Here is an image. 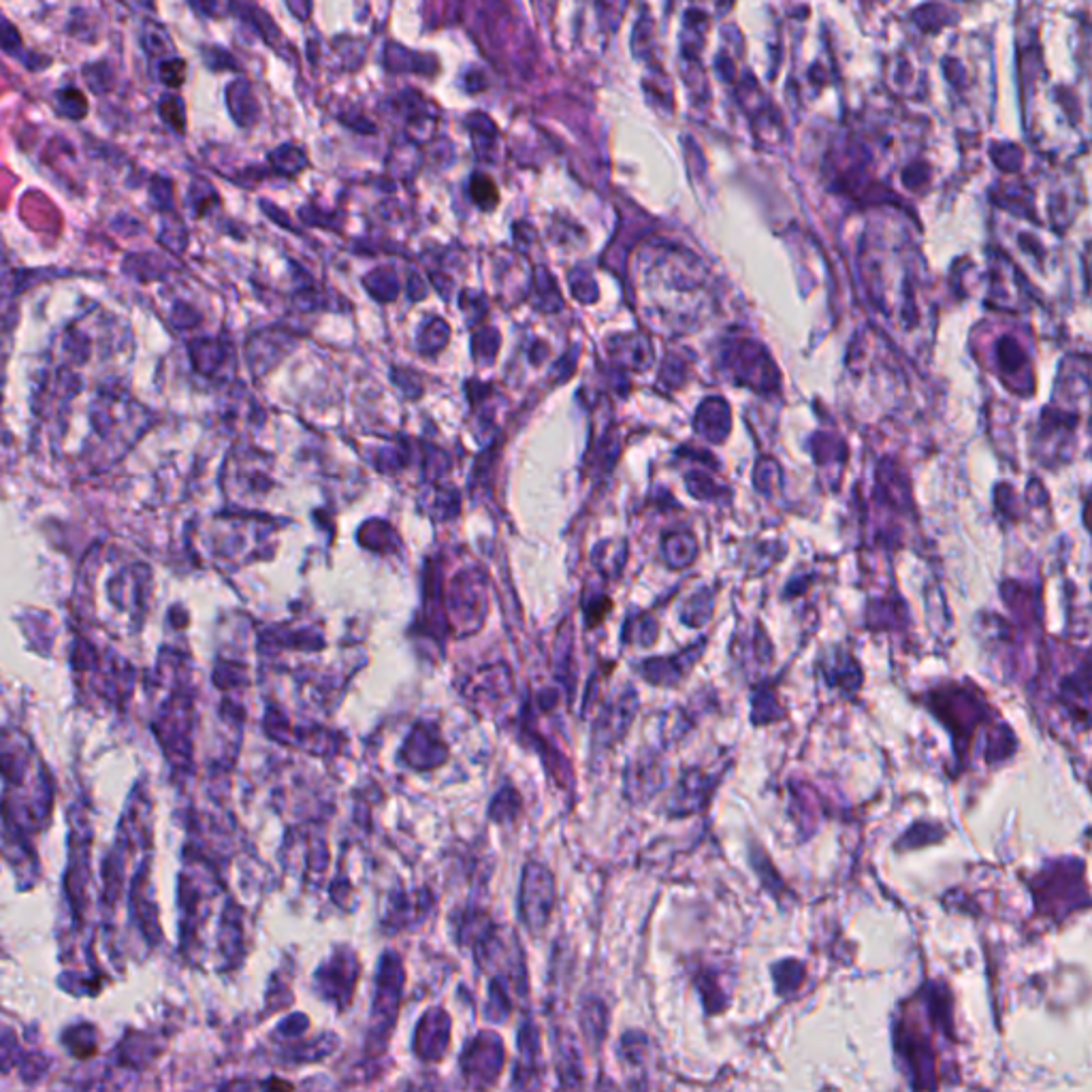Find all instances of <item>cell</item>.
Segmentation results:
<instances>
[{
  "label": "cell",
  "mask_w": 1092,
  "mask_h": 1092,
  "mask_svg": "<svg viewBox=\"0 0 1092 1092\" xmlns=\"http://www.w3.org/2000/svg\"><path fill=\"white\" fill-rule=\"evenodd\" d=\"M555 905V881L549 870L540 864H529L525 868L523 887H521V909L525 924L531 931H538L549 924L551 911Z\"/></svg>",
  "instance_id": "1"
},
{
  "label": "cell",
  "mask_w": 1092,
  "mask_h": 1092,
  "mask_svg": "<svg viewBox=\"0 0 1092 1092\" xmlns=\"http://www.w3.org/2000/svg\"><path fill=\"white\" fill-rule=\"evenodd\" d=\"M634 711H636V693L634 691L621 693L617 700L608 702L606 708L602 711V715H599V719L595 721V730H593L595 747H610V745L617 743L621 736L625 734L627 726L632 723Z\"/></svg>",
  "instance_id": "2"
},
{
  "label": "cell",
  "mask_w": 1092,
  "mask_h": 1092,
  "mask_svg": "<svg viewBox=\"0 0 1092 1092\" xmlns=\"http://www.w3.org/2000/svg\"><path fill=\"white\" fill-rule=\"evenodd\" d=\"M664 783V769L653 758H640L627 771V794L632 798H649Z\"/></svg>",
  "instance_id": "3"
},
{
  "label": "cell",
  "mask_w": 1092,
  "mask_h": 1092,
  "mask_svg": "<svg viewBox=\"0 0 1092 1092\" xmlns=\"http://www.w3.org/2000/svg\"><path fill=\"white\" fill-rule=\"evenodd\" d=\"M708 785H711L708 774H702L700 771L687 773L679 785L677 798H673V813H689L698 809L702 800H706Z\"/></svg>",
  "instance_id": "4"
},
{
  "label": "cell",
  "mask_w": 1092,
  "mask_h": 1092,
  "mask_svg": "<svg viewBox=\"0 0 1092 1092\" xmlns=\"http://www.w3.org/2000/svg\"><path fill=\"white\" fill-rule=\"evenodd\" d=\"M802 979H804V966L796 960H785V962L774 966L776 990H779L781 994L794 992L802 984Z\"/></svg>",
  "instance_id": "5"
},
{
  "label": "cell",
  "mask_w": 1092,
  "mask_h": 1092,
  "mask_svg": "<svg viewBox=\"0 0 1092 1092\" xmlns=\"http://www.w3.org/2000/svg\"><path fill=\"white\" fill-rule=\"evenodd\" d=\"M583 1029L587 1033V1037L593 1044H599V1040L604 1037V1031H606V1016H604V1007L595 1003V1005H587L585 1007V1014H583Z\"/></svg>",
  "instance_id": "6"
}]
</instances>
